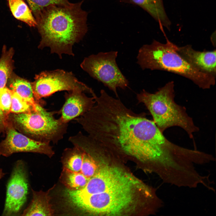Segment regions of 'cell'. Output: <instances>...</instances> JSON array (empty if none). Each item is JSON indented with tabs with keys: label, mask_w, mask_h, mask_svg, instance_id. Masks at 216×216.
I'll use <instances>...</instances> for the list:
<instances>
[{
	"label": "cell",
	"mask_w": 216,
	"mask_h": 216,
	"mask_svg": "<svg viewBox=\"0 0 216 216\" xmlns=\"http://www.w3.org/2000/svg\"><path fill=\"white\" fill-rule=\"evenodd\" d=\"M174 89V82L170 81L154 93L143 89L137 94L136 98L139 103H143L146 107L162 132L169 128L178 127L192 139L193 134L198 131L199 128L187 113L185 108L175 102Z\"/></svg>",
	"instance_id": "cell-4"
},
{
	"label": "cell",
	"mask_w": 216,
	"mask_h": 216,
	"mask_svg": "<svg viewBox=\"0 0 216 216\" xmlns=\"http://www.w3.org/2000/svg\"><path fill=\"white\" fill-rule=\"evenodd\" d=\"M5 174L3 172L2 170L0 169V180L4 176Z\"/></svg>",
	"instance_id": "cell-23"
},
{
	"label": "cell",
	"mask_w": 216,
	"mask_h": 216,
	"mask_svg": "<svg viewBox=\"0 0 216 216\" xmlns=\"http://www.w3.org/2000/svg\"><path fill=\"white\" fill-rule=\"evenodd\" d=\"M34 16L44 9L52 4L68 5L71 3L68 0H26Z\"/></svg>",
	"instance_id": "cell-22"
},
{
	"label": "cell",
	"mask_w": 216,
	"mask_h": 216,
	"mask_svg": "<svg viewBox=\"0 0 216 216\" xmlns=\"http://www.w3.org/2000/svg\"><path fill=\"white\" fill-rule=\"evenodd\" d=\"M11 90V103L10 113H30L35 110L37 104H33L23 99Z\"/></svg>",
	"instance_id": "cell-21"
},
{
	"label": "cell",
	"mask_w": 216,
	"mask_h": 216,
	"mask_svg": "<svg viewBox=\"0 0 216 216\" xmlns=\"http://www.w3.org/2000/svg\"><path fill=\"white\" fill-rule=\"evenodd\" d=\"M65 184L68 189L76 190L82 189L87 184L88 179L80 172L72 171L64 167L63 171Z\"/></svg>",
	"instance_id": "cell-19"
},
{
	"label": "cell",
	"mask_w": 216,
	"mask_h": 216,
	"mask_svg": "<svg viewBox=\"0 0 216 216\" xmlns=\"http://www.w3.org/2000/svg\"><path fill=\"white\" fill-rule=\"evenodd\" d=\"M131 179V173L123 169L101 162L84 188L76 190L67 189L65 194L69 202L92 195L102 197L129 184Z\"/></svg>",
	"instance_id": "cell-6"
},
{
	"label": "cell",
	"mask_w": 216,
	"mask_h": 216,
	"mask_svg": "<svg viewBox=\"0 0 216 216\" xmlns=\"http://www.w3.org/2000/svg\"><path fill=\"white\" fill-rule=\"evenodd\" d=\"M34 79L31 84L34 96L38 101L57 92L68 91L78 87L91 88L79 81L72 72L62 70L43 71L36 75Z\"/></svg>",
	"instance_id": "cell-8"
},
{
	"label": "cell",
	"mask_w": 216,
	"mask_h": 216,
	"mask_svg": "<svg viewBox=\"0 0 216 216\" xmlns=\"http://www.w3.org/2000/svg\"><path fill=\"white\" fill-rule=\"evenodd\" d=\"M178 52L187 62L198 70L216 76V50L200 51L191 45L178 46Z\"/></svg>",
	"instance_id": "cell-12"
},
{
	"label": "cell",
	"mask_w": 216,
	"mask_h": 216,
	"mask_svg": "<svg viewBox=\"0 0 216 216\" xmlns=\"http://www.w3.org/2000/svg\"><path fill=\"white\" fill-rule=\"evenodd\" d=\"M84 0L68 5L52 4L35 16L41 39L38 48H50L51 53L62 58L65 54L74 56V44L83 38L88 29V13L82 8Z\"/></svg>",
	"instance_id": "cell-2"
},
{
	"label": "cell",
	"mask_w": 216,
	"mask_h": 216,
	"mask_svg": "<svg viewBox=\"0 0 216 216\" xmlns=\"http://www.w3.org/2000/svg\"><path fill=\"white\" fill-rule=\"evenodd\" d=\"M50 190L44 192L41 190L35 191L32 189V200L20 215H52L54 211L50 202V198L49 195Z\"/></svg>",
	"instance_id": "cell-14"
},
{
	"label": "cell",
	"mask_w": 216,
	"mask_h": 216,
	"mask_svg": "<svg viewBox=\"0 0 216 216\" xmlns=\"http://www.w3.org/2000/svg\"><path fill=\"white\" fill-rule=\"evenodd\" d=\"M96 104L75 118L103 152L114 151L140 161H152L162 132L144 113H136L104 89Z\"/></svg>",
	"instance_id": "cell-1"
},
{
	"label": "cell",
	"mask_w": 216,
	"mask_h": 216,
	"mask_svg": "<svg viewBox=\"0 0 216 216\" xmlns=\"http://www.w3.org/2000/svg\"><path fill=\"white\" fill-rule=\"evenodd\" d=\"M10 10L16 19L30 27L36 26L37 23L32 11L23 0H8Z\"/></svg>",
	"instance_id": "cell-15"
},
{
	"label": "cell",
	"mask_w": 216,
	"mask_h": 216,
	"mask_svg": "<svg viewBox=\"0 0 216 216\" xmlns=\"http://www.w3.org/2000/svg\"><path fill=\"white\" fill-rule=\"evenodd\" d=\"M117 51L100 52L85 58L80 64L83 70L113 91L117 98V88L124 89L129 85L117 64Z\"/></svg>",
	"instance_id": "cell-7"
},
{
	"label": "cell",
	"mask_w": 216,
	"mask_h": 216,
	"mask_svg": "<svg viewBox=\"0 0 216 216\" xmlns=\"http://www.w3.org/2000/svg\"><path fill=\"white\" fill-rule=\"evenodd\" d=\"M165 43L154 40L151 44L143 45L139 50L137 63L142 70H164L190 80L203 89L215 84L216 76L200 71L184 59L178 52V46L165 36Z\"/></svg>",
	"instance_id": "cell-3"
},
{
	"label": "cell",
	"mask_w": 216,
	"mask_h": 216,
	"mask_svg": "<svg viewBox=\"0 0 216 216\" xmlns=\"http://www.w3.org/2000/svg\"><path fill=\"white\" fill-rule=\"evenodd\" d=\"M14 54L13 48L7 50L6 46H3L0 56V91L6 87L8 80L12 73Z\"/></svg>",
	"instance_id": "cell-16"
},
{
	"label": "cell",
	"mask_w": 216,
	"mask_h": 216,
	"mask_svg": "<svg viewBox=\"0 0 216 216\" xmlns=\"http://www.w3.org/2000/svg\"><path fill=\"white\" fill-rule=\"evenodd\" d=\"M10 89L21 97L33 104L40 102L34 96L31 83L23 79L16 77L10 83Z\"/></svg>",
	"instance_id": "cell-17"
},
{
	"label": "cell",
	"mask_w": 216,
	"mask_h": 216,
	"mask_svg": "<svg viewBox=\"0 0 216 216\" xmlns=\"http://www.w3.org/2000/svg\"><path fill=\"white\" fill-rule=\"evenodd\" d=\"M65 151L66 161L64 167L74 172H80L82 163L83 150L74 146V148H67Z\"/></svg>",
	"instance_id": "cell-20"
},
{
	"label": "cell",
	"mask_w": 216,
	"mask_h": 216,
	"mask_svg": "<svg viewBox=\"0 0 216 216\" xmlns=\"http://www.w3.org/2000/svg\"><path fill=\"white\" fill-rule=\"evenodd\" d=\"M11 103V90L6 87L0 91V135L5 132Z\"/></svg>",
	"instance_id": "cell-18"
},
{
	"label": "cell",
	"mask_w": 216,
	"mask_h": 216,
	"mask_svg": "<svg viewBox=\"0 0 216 216\" xmlns=\"http://www.w3.org/2000/svg\"><path fill=\"white\" fill-rule=\"evenodd\" d=\"M5 131L6 137L0 142V156L8 157L16 152H31L51 158L54 154L50 143L36 140L18 132L8 120Z\"/></svg>",
	"instance_id": "cell-10"
},
{
	"label": "cell",
	"mask_w": 216,
	"mask_h": 216,
	"mask_svg": "<svg viewBox=\"0 0 216 216\" xmlns=\"http://www.w3.org/2000/svg\"><path fill=\"white\" fill-rule=\"evenodd\" d=\"M121 2L138 6L148 12L159 23L160 27L170 29L171 22L165 11L163 0H120Z\"/></svg>",
	"instance_id": "cell-13"
},
{
	"label": "cell",
	"mask_w": 216,
	"mask_h": 216,
	"mask_svg": "<svg viewBox=\"0 0 216 216\" xmlns=\"http://www.w3.org/2000/svg\"><path fill=\"white\" fill-rule=\"evenodd\" d=\"M94 92L91 88L87 89L77 87L64 94V103L57 113L64 122L68 123L88 111L95 104L94 97H89L85 93L91 94Z\"/></svg>",
	"instance_id": "cell-11"
},
{
	"label": "cell",
	"mask_w": 216,
	"mask_h": 216,
	"mask_svg": "<svg viewBox=\"0 0 216 216\" xmlns=\"http://www.w3.org/2000/svg\"><path fill=\"white\" fill-rule=\"evenodd\" d=\"M28 187L24 164L22 160L18 161L7 184L3 215H16L19 214L27 201Z\"/></svg>",
	"instance_id": "cell-9"
},
{
	"label": "cell",
	"mask_w": 216,
	"mask_h": 216,
	"mask_svg": "<svg viewBox=\"0 0 216 216\" xmlns=\"http://www.w3.org/2000/svg\"><path fill=\"white\" fill-rule=\"evenodd\" d=\"M57 111H49L40 104L28 113H10L8 121L22 134L38 141L57 144L67 133L68 124L54 115Z\"/></svg>",
	"instance_id": "cell-5"
}]
</instances>
